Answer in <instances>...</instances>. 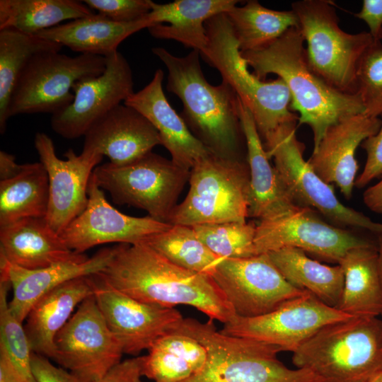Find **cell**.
I'll return each instance as SVG.
<instances>
[{"mask_svg": "<svg viewBox=\"0 0 382 382\" xmlns=\"http://www.w3.org/2000/svg\"><path fill=\"white\" fill-rule=\"evenodd\" d=\"M352 318L307 291L274 311L255 318L235 316L220 330L254 339L292 353L323 327Z\"/></svg>", "mask_w": 382, "mask_h": 382, "instance_id": "obj_15", "label": "cell"}, {"mask_svg": "<svg viewBox=\"0 0 382 382\" xmlns=\"http://www.w3.org/2000/svg\"><path fill=\"white\" fill-rule=\"evenodd\" d=\"M114 251L115 247L103 248L85 260L63 262L36 270L21 267L0 256V276L9 281L13 289L8 301L11 312L23 323L40 298L68 281L100 272L111 260Z\"/></svg>", "mask_w": 382, "mask_h": 382, "instance_id": "obj_22", "label": "cell"}, {"mask_svg": "<svg viewBox=\"0 0 382 382\" xmlns=\"http://www.w3.org/2000/svg\"><path fill=\"white\" fill-rule=\"evenodd\" d=\"M284 279L294 287L308 291L324 303L336 308L344 286V272L337 264L324 265L291 247L267 253Z\"/></svg>", "mask_w": 382, "mask_h": 382, "instance_id": "obj_31", "label": "cell"}, {"mask_svg": "<svg viewBox=\"0 0 382 382\" xmlns=\"http://www.w3.org/2000/svg\"><path fill=\"white\" fill-rule=\"evenodd\" d=\"M105 57L89 54L69 57L59 52L35 55L23 71L13 94L9 117L18 114L57 113L74 100L71 92L79 80L98 76Z\"/></svg>", "mask_w": 382, "mask_h": 382, "instance_id": "obj_11", "label": "cell"}, {"mask_svg": "<svg viewBox=\"0 0 382 382\" xmlns=\"http://www.w3.org/2000/svg\"><path fill=\"white\" fill-rule=\"evenodd\" d=\"M378 132L365 139L361 146L365 150L366 160L361 173L356 178L354 186L363 188L374 179L382 175V115Z\"/></svg>", "mask_w": 382, "mask_h": 382, "instance_id": "obj_41", "label": "cell"}, {"mask_svg": "<svg viewBox=\"0 0 382 382\" xmlns=\"http://www.w3.org/2000/svg\"><path fill=\"white\" fill-rule=\"evenodd\" d=\"M91 10L117 23L141 19L151 11V0H84Z\"/></svg>", "mask_w": 382, "mask_h": 382, "instance_id": "obj_40", "label": "cell"}, {"mask_svg": "<svg viewBox=\"0 0 382 382\" xmlns=\"http://www.w3.org/2000/svg\"><path fill=\"white\" fill-rule=\"evenodd\" d=\"M344 286L336 308L352 317H378L382 313V287L375 244L354 248L338 263Z\"/></svg>", "mask_w": 382, "mask_h": 382, "instance_id": "obj_29", "label": "cell"}, {"mask_svg": "<svg viewBox=\"0 0 382 382\" xmlns=\"http://www.w3.org/2000/svg\"><path fill=\"white\" fill-rule=\"evenodd\" d=\"M367 382H382V371L374 376Z\"/></svg>", "mask_w": 382, "mask_h": 382, "instance_id": "obj_49", "label": "cell"}, {"mask_svg": "<svg viewBox=\"0 0 382 382\" xmlns=\"http://www.w3.org/2000/svg\"><path fill=\"white\" fill-rule=\"evenodd\" d=\"M115 289L141 302L192 306L225 324L236 314L213 277L173 263L145 243H120L96 274Z\"/></svg>", "mask_w": 382, "mask_h": 382, "instance_id": "obj_1", "label": "cell"}, {"mask_svg": "<svg viewBox=\"0 0 382 382\" xmlns=\"http://www.w3.org/2000/svg\"><path fill=\"white\" fill-rule=\"evenodd\" d=\"M162 145L158 131L134 108L120 104L84 135L82 152L107 156L115 165L133 162Z\"/></svg>", "mask_w": 382, "mask_h": 382, "instance_id": "obj_21", "label": "cell"}, {"mask_svg": "<svg viewBox=\"0 0 382 382\" xmlns=\"http://www.w3.org/2000/svg\"><path fill=\"white\" fill-rule=\"evenodd\" d=\"M237 110L245 139L250 173L248 217L262 220L295 210L300 206L296 204L274 166L270 163L253 115L238 96Z\"/></svg>", "mask_w": 382, "mask_h": 382, "instance_id": "obj_24", "label": "cell"}, {"mask_svg": "<svg viewBox=\"0 0 382 382\" xmlns=\"http://www.w3.org/2000/svg\"><path fill=\"white\" fill-rule=\"evenodd\" d=\"M104 71L78 81L73 86L74 98L62 111L52 115V129L66 139L84 137L100 118L134 93L131 67L118 51L105 57Z\"/></svg>", "mask_w": 382, "mask_h": 382, "instance_id": "obj_17", "label": "cell"}, {"mask_svg": "<svg viewBox=\"0 0 382 382\" xmlns=\"http://www.w3.org/2000/svg\"><path fill=\"white\" fill-rule=\"evenodd\" d=\"M292 362L316 382H367L382 371V320L352 317L328 324L293 352Z\"/></svg>", "mask_w": 382, "mask_h": 382, "instance_id": "obj_4", "label": "cell"}, {"mask_svg": "<svg viewBox=\"0 0 382 382\" xmlns=\"http://www.w3.org/2000/svg\"><path fill=\"white\" fill-rule=\"evenodd\" d=\"M53 360L80 382H95L122 361L120 340L106 323L93 295L83 300L54 339Z\"/></svg>", "mask_w": 382, "mask_h": 382, "instance_id": "obj_12", "label": "cell"}, {"mask_svg": "<svg viewBox=\"0 0 382 382\" xmlns=\"http://www.w3.org/2000/svg\"><path fill=\"white\" fill-rule=\"evenodd\" d=\"M93 296L124 354L138 357L161 337L175 331L183 319L175 308L139 301L92 275Z\"/></svg>", "mask_w": 382, "mask_h": 382, "instance_id": "obj_16", "label": "cell"}, {"mask_svg": "<svg viewBox=\"0 0 382 382\" xmlns=\"http://www.w3.org/2000/svg\"><path fill=\"white\" fill-rule=\"evenodd\" d=\"M236 0H175L167 4L153 2L148 28L158 39L173 40L185 47L202 52L208 37L205 23L212 17L226 13L237 5Z\"/></svg>", "mask_w": 382, "mask_h": 382, "instance_id": "obj_27", "label": "cell"}, {"mask_svg": "<svg viewBox=\"0 0 382 382\" xmlns=\"http://www.w3.org/2000/svg\"><path fill=\"white\" fill-rule=\"evenodd\" d=\"M255 245L257 255L291 247L338 264L352 248L374 243L342 227L327 223L316 215L314 209L300 206L286 214L260 220Z\"/></svg>", "mask_w": 382, "mask_h": 382, "instance_id": "obj_13", "label": "cell"}, {"mask_svg": "<svg viewBox=\"0 0 382 382\" xmlns=\"http://www.w3.org/2000/svg\"><path fill=\"white\" fill-rule=\"evenodd\" d=\"M226 16L238 41L241 52L260 49L282 35L293 27H299L295 13L276 11L250 0L242 6H235Z\"/></svg>", "mask_w": 382, "mask_h": 382, "instance_id": "obj_35", "label": "cell"}, {"mask_svg": "<svg viewBox=\"0 0 382 382\" xmlns=\"http://www.w3.org/2000/svg\"><path fill=\"white\" fill-rule=\"evenodd\" d=\"M0 382H25L12 364L5 352L0 349Z\"/></svg>", "mask_w": 382, "mask_h": 382, "instance_id": "obj_47", "label": "cell"}, {"mask_svg": "<svg viewBox=\"0 0 382 382\" xmlns=\"http://www.w3.org/2000/svg\"><path fill=\"white\" fill-rule=\"evenodd\" d=\"M256 227L257 224L253 221L192 226L198 238L222 258H241L257 255L255 245Z\"/></svg>", "mask_w": 382, "mask_h": 382, "instance_id": "obj_37", "label": "cell"}, {"mask_svg": "<svg viewBox=\"0 0 382 382\" xmlns=\"http://www.w3.org/2000/svg\"><path fill=\"white\" fill-rule=\"evenodd\" d=\"M190 170L152 151L125 165L110 162L95 168L98 185L117 204L145 210L153 219L168 223Z\"/></svg>", "mask_w": 382, "mask_h": 382, "instance_id": "obj_10", "label": "cell"}, {"mask_svg": "<svg viewBox=\"0 0 382 382\" xmlns=\"http://www.w3.org/2000/svg\"><path fill=\"white\" fill-rule=\"evenodd\" d=\"M363 202L371 211L382 215V175L378 183L364 192Z\"/></svg>", "mask_w": 382, "mask_h": 382, "instance_id": "obj_46", "label": "cell"}, {"mask_svg": "<svg viewBox=\"0 0 382 382\" xmlns=\"http://www.w3.org/2000/svg\"><path fill=\"white\" fill-rule=\"evenodd\" d=\"M212 277L236 316L242 318L267 314L308 291L290 284L267 253L224 258Z\"/></svg>", "mask_w": 382, "mask_h": 382, "instance_id": "obj_14", "label": "cell"}, {"mask_svg": "<svg viewBox=\"0 0 382 382\" xmlns=\"http://www.w3.org/2000/svg\"><path fill=\"white\" fill-rule=\"evenodd\" d=\"M357 93L364 108V114L382 115V44L374 41L362 56L356 76Z\"/></svg>", "mask_w": 382, "mask_h": 382, "instance_id": "obj_39", "label": "cell"}, {"mask_svg": "<svg viewBox=\"0 0 382 382\" xmlns=\"http://www.w3.org/2000/svg\"><path fill=\"white\" fill-rule=\"evenodd\" d=\"M332 1L301 0L291 4L299 21L310 68L326 83L347 94H356L359 62L374 42L369 32L342 30Z\"/></svg>", "mask_w": 382, "mask_h": 382, "instance_id": "obj_8", "label": "cell"}, {"mask_svg": "<svg viewBox=\"0 0 382 382\" xmlns=\"http://www.w3.org/2000/svg\"><path fill=\"white\" fill-rule=\"evenodd\" d=\"M354 16L366 23L374 41L382 40V0H364Z\"/></svg>", "mask_w": 382, "mask_h": 382, "instance_id": "obj_44", "label": "cell"}, {"mask_svg": "<svg viewBox=\"0 0 382 382\" xmlns=\"http://www.w3.org/2000/svg\"><path fill=\"white\" fill-rule=\"evenodd\" d=\"M297 120L279 125L262 139L267 157L272 158L284 186L296 204L316 209L340 227H353L382 233V224L344 205L334 187L324 181L303 158L305 144L297 139Z\"/></svg>", "mask_w": 382, "mask_h": 382, "instance_id": "obj_9", "label": "cell"}, {"mask_svg": "<svg viewBox=\"0 0 382 382\" xmlns=\"http://www.w3.org/2000/svg\"><path fill=\"white\" fill-rule=\"evenodd\" d=\"M381 125L379 117L364 113L346 117L327 129L307 161L324 181L336 185L349 199L359 169L357 149L376 134Z\"/></svg>", "mask_w": 382, "mask_h": 382, "instance_id": "obj_20", "label": "cell"}, {"mask_svg": "<svg viewBox=\"0 0 382 382\" xmlns=\"http://www.w3.org/2000/svg\"><path fill=\"white\" fill-rule=\"evenodd\" d=\"M93 14L83 1L74 0H0V30L36 35L64 21Z\"/></svg>", "mask_w": 382, "mask_h": 382, "instance_id": "obj_33", "label": "cell"}, {"mask_svg": "<svg viewBox=\"0 0 382 382\" xmlns=\"http://www.w3.org/2000/svg\"><path fill=\"white\" fill-rule=\"evenodd\" d=\"M163 76L161 69L156 70L151 81L123 103L134 108L151 123L175 164L190 170L199 160L213 152L192 133L168 103L162 86Z\"/></svg>", "mask_w": 382, "mask_h": 382, "instance_id": "obj_23", "label": "cell"}, {"mask_svg": "<svg viewBox=\"0 0 382 382\" xmlns=\"http://www.w3.org/2000/svg\"><path fill=\"white\" fill-rule=\"evenodd\" d=\"M142 363V356L121 361L95 382H141Z\"/></svg>", "mask_w": 382, "mask_h": 382, "instance_id": "obj_43", "label": "cell"}, {"mask_svg": "<svg viewBox=\"0 0 382 382\" xmlns=\"http://www.w3.org/2000/svg\"><path fill=\"white\" fill-rule=\"evenodd\" d=\"M171 226L149 216L137 217L120 212L107 201L92 174L86 208L69 224L60 236L69 249L83 254L104 243H143Z\"/></svg>", "mask_w": 382, "mask_h": 382, "instance_id": "obj_18", "label": "cell"}, {"mask_svg": "<svg viewBox=\"0 0 382 382\" xmlns=\"http://www.w3.org/2000/svg\"><path fill=\"white\" fill-rule=\"evenodd\" d=\"M49 180L40 162L26 163L13 178L0 181V227L30 217H45L49 204Z\"/></svg>", "mask_w": 382, "mask_h": 382, "instance_id": "obj_34", "label": "cell"}, {"mask_svg": "<svg viewBox=\"0 0 382 382\" xmlns=\"http://www.w3.org/2000/svg\"><path fill=\"white\" fill-rule=\"evenodd\" d=\"M31 369L35 382H80L68 370L54 365L49 358L35 352L32 354Z\"/></svg>", "mask_w": 382, "mask_h": 382, "instance_id": "obj_42", "label": "cell"}, {"mask_svg": "<svg viewBox=\"0 0 382 382\" xmlns=\"http://www.w3.org/2000/svg\"><path fill=\"white\" fill-rule=\"evenodd\" d=\"M213 321L183 318L175 330L194 337L207 351L203 369L183 382H316L309 371L285 366L278 359L279 347L226 335Z\"/></svg>", "mask_w": 382, "mask_h": 382, "instance_id": "obj_5", "label": "cell"}, {"mask_svg": "<svg viewBox=\"0 0 382 382\" xmlns=\"http://www.w3.org/2000/svg\"><path fill=\"white\" fill-rule=\"evenodd\" d=\"M304 42L299 27H293L271 43L241 53L258 79L274 74L284 82L291 95L290 108L299 112L300 124L311 127L315 149L330 126L364 113V108L357 93L335 90L310 68Z\"/></svg>", "mask_w": 382, "mask_h": 382, "instance_id": "obj_2", "label": "cell"}, {"mask_svg": "<svg viewBox=\"0 0 382 382\" xmlns=\"http://www.w3.org/2000/svg\"><path fill=\"white\" fill-rule=\"evenodd\" d=\"M0 256L28 270L88 258L69 249L45 217L25 218L0 227Z\"/></svg>", "mask_w": 382, "mask_h": 382, "instance_id": "obj_25", "label": "cell"}, {"mask_svg": "<svg viewBox=\"0 0 382 382\" xmlns=\"http://www.w3.org/2000/svg\"><path fill=\"white\" fill-rule=\"evenodd\" d=\"M142 359L143 376L154 382H183L203 369L207 351L194 337L173 331L157 340Z\"/></svg>", "mask_w": 382, "mask_h": 382, "instance_id": "obj_30", "label": "cell"}, {"mask_svg": "<svg viewBox=\"0 0 382 382\" xmlns=\"http://www.w3.org/2000/svg\"><path fill=\"white\" fill-rule=\"evenodd\" d=\"M168 260L187 270L212 276L222 258L197 237L192 226L172 225L144 243Z\"/></svg>", "mask_w": 382, "mask_h": 382, "instance_id": "obj_36", "label": "cell"}, {"mask_svg": "<svg viewBox=\"0 0 382 382\" xmlns=\"http://www.w3.org/2000/svg\"><path fill=\"white\" fill-rule=\"evenodd\" d=\"M377 236H378V245H377L378 268L379 277H380L381 287H382V233H380ZM381 316H382V313Z\"/></svg>", "mask_w": 382, "mask_h": 382, "instance_id": "obj_48", "label": "cell"}, {"mask_svg": "<svg viewBox=\"0 0 382 382\" xmlns=\"http://www.w3.org/2000/svg\"><path fill=\"white\" fill-rule=\"evenodd\" d=\"M62 45L21 32L4 29L0 30V132L4 134L9 117L13 94L20 77L37 54L45 52H59Z\"/></svg>", "mask_w": 382, "mask_h": 382, "instance_id": "obj_32", "label": "cell"}, {"mask_svg": "<svg viewBox=\"0 0 382 382\" xmlns=\"http://www.w3.org/2000/svg\"><path fill=\"white\" fill-rule=\"evenodd\" d=\"M190 188L185 199L173 210L172 225L245 222L250 205V173L243 161L214 153L190 169Z\"/></svg>", "mask_w": 382, "mask_h": 382, "instance_id": "obj_7", "label": "cell"}, {"mask_svg": "<svg viewBox=\"0 0 382 382\" xmlns=\"http://www.w3.org/2000/svg\"><path fill=\"white\" fill-rule=\"evenodd\" d=\"M9 281L0 276V349L4 350L25 382H35L31 358L33 353L24 327L11 312Z\"/></svg>", "mask_w": 382, "mask_h": 382, "instance_id": "obj_38", "label": "cell"}, {"mask_svg": "<svg viewBox=\"0 0 382 382\" xmlns=\"http://www.w3.org/2000/svg\"><path fill=\"white\" fill-rule=\"evenodd\" d=\"M92 295L91 275L68 281L40 298L28 314L24 326L33 352L53 360L57 334L79 305Z\"/></svg>", "mask_w": 382, "mask_h": 382, "instance_id": "obj_26", "label": "cell"}, {"mask_svg": "<svg viewBox=\"0 0 382 382\" xmlns=\"http://www.w3.org/2000/svg\"><path fill=\"white\" fill-rule=\"evenodd\" d=\"M205 28L208 43L200 55L249 109L262 139L282 124L299 120L291 111V95L284 82L279 78L261 80L248 70L226 13L207 20Z\"/></svg>", "mask_w": 382, "mask_h": 382, "instance_id": "obj_6", "label": "cell"}, {"mask_svg": "<svg viewBox=\"0 0 382 382\" xmlns=\"http://www.w3.org/2000/svg\"><path fill=\"white\" fill-rule=\"evenodd\" d=\"M25 166L26 163H17L15 156L4 151H0V181L18 175L24 170Z\"/></svg>", "mask_w": 382, "mask_h": 382, "instance_id": "obj_45", "label": "cell"}, {"mask_svg": "<svg viewBox=\"0 0 382 382\" xmlns=\"http://www.w3.org/2000/svg\"><path fill=\"white\" fill-rule=\"evenodd\" d=\"M154 25L148 14L130 23H117L99 14L70 21L36 35L61 44L70 50L107 57L131 35Z\"/></svg>", "mask_w": 382, "mask_h": 382, "instance_id": "obj_28", "label": "cell"}, {"mask_svg": "<svg viewBox=\"0 0 382 382\" xmlns=\"http://www.w3.org/2000/svg\"><path fill=\"white\" fill-rule=\"evenodd\" d=\"M34 142L49 180L45 219L60 235L86 208L90 178L103 156L84 152L76 155L70 149L65 153L66 159H61L56 154L52 139L43 132L36 133Z\"/></svg>", "mask_w": 382, "mask_h": 382, "instance_id": "obj_19", "label": "cell"}, {"mask_svg": "<svg viewBox=\"0 0 382 382\" xmlns=\"http://www.w3.org/2000/svg\"><path fill=\"white\" fill-rule=\"evenodd\" d=\"M151 50L168 70L166 89L181 100V117L192 133L214 154L242 161L241 154L246 144L235 91L224 81L212 86L206 80L198 50L185 57L160 47Z\"/></svg>", "mask_w": 382, "mask_h": 382, "instance_id": "obj_3", "label": "cell"}]
</instances>
